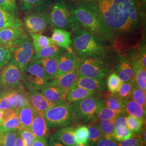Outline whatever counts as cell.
<instances>
[{
  "instance_id": "cell-1",
  "label": "cell",
  "mask_w": 146,
  "mask_h": 146,
  "mask_svg": "<svg viewBox=\"0 0 146 146\" xmlns=\"http://www.w3.org/2000/svg\"><path fill=\"white\" fill-rule=\"evenodd\" d=\"M79 1L94 11L116 37L135 33L143 15L140 0Z\"/></svg>"
},
{
  "instance_id": "cell-2",
  "label": "cell",
  "mask_w": 146,
  "mask_h": 146,
  "mask_svg": "<svg viewBox=\"0 0 146 146\" xmlns=\"http://www.w3.org/2000/svg\"><path fill=\"white\" fill-rule=\"evenodd\" d=\"M73 1L75 2L72 3L73 14L79 26L100 41L108 44H114L116 36L94 11L79 0Z\"/></svg>"
},
{
  "instance_id": "cell-3",
  "label": "cell",
  "mask_w": 146,
  "mask_h": 146,
  "mask_svg": "<svg viewBox=\"0 0 146 146\" xmlns=\"http://www.w3.org/2000/svg\"><path fill=\"white\" fill-rule=\"evenodd\" d=\"M72 48L78 58H100L107 60L110 54L108 44L78 27L73 31Z\"/></svg>"
},
{
  "instance_id": "cell-4",
  "label": "cell",
  "mask_w": 146,
  "mask_h": 146,
  "mask_svg": "<svg viewBox=\"0 0 146 146\" xmlns=\"http://www.w3.org/2000/svg\"><path fill=\"white\" fill-rule=\"evenodd\" d=\"M50 24L54 29L73 31L79 25L74 15L72 3L67 0H55L49 14Z\"/></svg>"
},
{
  "instance_id": "cell-5",
  "label": "cell",
  "mask_w": 146,
  "mask_h": 146,
  "mask_svg": "<svg viewBox=\"0 0 146 146\" xmlns=\"http://www.w3.org/2000/svg\"><path fill=\"white\" fill-rule=\"evenodd\" d=\"M104 106V100L95 96H89L71 104L74 122L88 124L96 121L100 110Z\"/></svg>"
},
{
  "instance_id": "cell-6",
  "label": "cell",
  "mask_w": 146,
  "mask_h": 146,
  "mask_svg": "<svg viewBox=\"0 0 146 146\" xmlns=\"http://www.w3.org/2000/svg\"><path fill=\"white\" fill-rule=\"evenodd\" d=\"M43 116L49 128H61L69 127L74 122L71 104H55L47 110Z\"/></svg>"
},
{
  "instance_id": "cell-7",
  "label": "cell",
  "mask_w": 146,
  "mask_h": 146,
  "mask_svg": "<svg viewBox=\"0 0 146 146\" xmlns=\"http://www.w3.org/2000/svg\"><path fill=\"white\" fill-rule=\"evenodd\" d=\"M3 46L10 51L11 58L22 72L27 64L31 61L35 53L32 40L26 34L15 41Z\"/></svg>"
},
{
  "instance_id": "cell-8",
  "label": "cell",
  "mask_w": 146,
  "mask_h": 146,
  "mask_svg": "<svg viewBox=\"0 0 146 146\" xmlns=\"http://www.w3.org/2000/svg\"><path fill=\"white\" fill-rule=\"evenodd\" d=\"M78 67L80 76L90 78H104L111 71L107 60L100 58H78Z\"/></svg>"
},
{
  "instance_id": "cell-9",
  "label": "cell",
  "mask_w": 146,
  "mask_h": 146,
  "mask_svg": "<svg viewBox=\"0 0 146 146\" xmlns=\"http://www.w3.org/2000/svg\"><path fill=\"white\" fill-rule=\"evenodd\" d=\"M22 74V83L27 90L33 89L40 91L49 81L38 60L28 63Z\"/></svg>"
},
{
  "instance_id": "cell-10",
  "label": "cell",
  "mask_w": 146,
  "mask_h": 146,
  "mask_svg": "<svg viewBox=\"0 0 146 146\" xmlns=\"http://www.w3.org/2000/svg\"><path fill=\"white\" fill-rule=\"evenodd\" d=\"M22 84V71L11 58L0 72V92L16 88Z\"/></svg>"
},
{
  "instance_id": "cell-11",
  "label": "cell",
  "mask_w": 146,
  "mask_h": 146,
  "mask_svg": "<svg viewBox=\"0 0 146 146\" xmlns=\"http://www.w3.org/2000/svg\"><path fill=\"white\" fill-rule=\"evenodd\" d=\"M22 23L29 34H42L50 25L49 14L45 12L28 14L23 18Z\"/></svg>"
},
{
  "instance_id": "cell-12",
  "label": "cell",
  "mask_w": 146,
  "mask_h": 146,
  "mask_svg": "<svg viewBox=\"0 0 146 146\" xmlns=\"http://www.w3.org/2000/svg\"><path fill=\"white\" fill-rule=\"evenodd\" d=\"M126 58L131 64L136 85L146 92V68L142 65L138 48H131L127 52Z\"/></svg>"
},
{
  "instance_id": "cell-13",
  "label": "cell",
  "mask_w": 146,
  "mask_h": 146,
  "mask_svg": "<svg viewBox=\"0 0 146 146\" xmlns=\"http://www.w3.org/2000/svg\"><path fill=\"white\" fill-rule=\"evenodd\" d=\"M114 70L122 83L135 81L134 73L129 60L123 55L116 56L113 64Z\"/></svg>"
},
{
  "instance_id": "cell-14",
  "label": "cell",
  "mask_w": 146,
  "mask_h": 146,
  "mask_svg": "<svg viewBox=\"0 0 146 146\" xmlns=\"http://www.w3.org/2000/svg\"><path fill=\"white\" fill-rule=\"evenodd\" d=\"M40 92L49 101L54 104L68 103L67 100V93L50 81L43 87Z\"/></svg>"
},
{
  "instance_id": "cell-15",
  "label": "cell",
  "mask_w": 146,
  "mask_h": 146,
  "mask_svg": "<svg viewBox=\"0 0 146 146\" xmlns=\"http://www.w3.org/2000/svg\"><path fill=\"white\" fill-rule=\"evenodd\" d=\"M78 58L72 49L63 52L58 58V72L56 78L71 72L76 65Z\"/></svg>"
},
{
  "instance_id": "cell-16",
  "label": "cell",
  "mask_w": 146,
  "mask_h": 146,
  "mask_svg": "<svg viewBox=\"0 0 146 146\" xmlns=\"http://www.w3.org/2000/svg\"><path fill=\"white\" fill-rule=\"evenodd\" d=\"M27 90L29 104L37 113L43 115L47 110L55 105L49 101L40 91L33 89Z\"/></svg>"
},
{
  "instance_id": "cell-17",
  "label": "cell",
  "mask_w": 146,
  "mask_h": 146,
  "mask_svg": "<svg viewBox=\"0 0 146 146\" xmlns=\"http://www.w3.org/2000/svg\"><path fill=\"white\" fill-rule=\"evenodd\" d=\"M20 8L25 14L43 13L52 7L54 0H17Z\"/></svg>"
},
{
  "instance_id": "cell-18",
  "label": "cell",
  "mask_w": 146,
  "mask_h": 146,
  "mask_svg": "<svg viewBox=\"0 0 146 146\" xmlns=\"http://www.w3.org/2000/svg\"><path fill=\"white\" fill-rule=\"evenodd\" d=\"M79 77L77 62L76 66L71 72L66 73L59 78H54L50 81L67 93L69 90L76 86Z\"/></svg>"
},
{
  "instance_id": "cell-19",
  "label": "cell",
  "mask_w": 146,
  "mask_h": 146,
  "mask_svg": "<svg viewBox=\"0 0 146 146\" xmlns=\"http://www.w3.org/2000/svg\"><path fill=\"white\" fill-rule=\"evenodd\" d=\"M30 130L35 137L38 138L42 141H48L49 128L42 114L35 111Z\"/></svg>"
},
{
  "instance_id": "cell-20",
  "label": "cell",
  "mask_w": 146,
  "mask_h": 146,
  "mask_svg": "<svg viewBox=\"0 0 146 146\" xmlns=\"http://www.w3.org/2000/svg\"><path fill=\"white\" fill-rule=\"evenodd\" d=\"M76 86L96 93L104 92L107 88L106 80L104 78H90L80 76L78 80Z\"/></svg>"
},
{
  "instance_id": "cell-21",
  "label": "cell",
  "mask_w": 146,
  "mask_h": 146,
  "mask_svg": "<svg viewBox=\"0 0 146 146\" xmlns=\"http://www.w3.org/2000/svg\"><path fill=\"white\" fill-rule=\"evenodd\" d=\"M25 34L22 27H7L0 30V40L2 46H5L17 40Z\"/></svg>"
},
{
  "instance_id": "cell-22",
  "label": "cell",
  "mask_w": 146,
  "mask_h": 146,
  "mask_svg": "<svg viewBox=\"0 0 146 146\" xmlns=\"http://www.w3.org/2000/svg\"><path fill=\"white\" fill-rule=\"evenodd\" d=\"M51 39L54 43L58 47L66 50L70 49L72 33L70 31L61 29H54Z\"/></svg>"
},
{
  "instance_id": "cell-23",
  "label": "cell",
  "mask_w": 146,
  "mask_h": 146,
  "mask_svg": "<svg viewBox=\"0 0 146 146\" xmlns=\"http://www.w3.org/2000/svg\"><path fill=\"white\" fill-rule=\"evenodd\" d=\"M74 130L75 128L70 126L63 127L56 131L52 136L66 146H74L76 144Z\"/></svg>"
},
{
  "instance_id": "cell-24",
  "label": "cell",
  "mask_w": 146,
  "mask_h": 146,
  "mask_svg": "<svg viewBox=\"0 0 146 146\" xmlns=\"http://www.w3.org/2000/svg\"><path fill=\"white\" fill-rule=\"evenodd\" d=\"M123 107L126 115H131L146 122V108L131 99L123 101Z\"/></svg>"
},
{
  "instance_id": "cell-25",
  "label": "cell",
  "mask_w": 146,
  "mask_h": 146,
  "mask_svg": "<svg viewBox=\"0 0 146 146\" xmlns=\"http://www.w3.org/2000/svg\"><path fill=\"white\" fill-rule=\"evenodd\" d=\"M65 50L55 44L43 48L35 52L31 61L48 58H58Z\"/></svg>"
},
{
  "instance_id": "cell-26",
  "label": "cell",
  "mask_w": 146,
  "mask_h": 146,
  "mask_svg": "<svg viewBox=\"0 0 146 146\" xmlns=\"http://www.w3.org/2000/svg\"><path fill=\"white\" fill-rule=\"evenodd\" d=\"M97 93L94 91L89 90L76 86L68 91L67 94V100L69 104H72L89 96H95Z\"/></svg>"
},
{
  "instance_id": "cell-27",
  "label": "cell",
  "mask_w": 146,
  "mask_h": 146,
  "mask_svg": "<svg viewBox=\"0 0 146 146\" xmlns=\"http://www.w3.org/2000/svg\"><path fill=\"white\" fill-rule=\"evenodd\" d=\"M35 111L30 104L24 106L19 110L18 116L21 128L30 129Z\"/></svg>"
},
{
  "instance_id": "cell-28",
  "label": "cell",
  "mask_w": 146,
  "mask_h": 146,
  "mask_svg": "<svg viewBox=\"0 0 146 146\" xmlns=\"http://www.w3.org/2000/svg\"><path fill=\"white\" fill-rule=\"evenodd\" d=\"M22 27L23 23L18 17L0 8V30L7 27Z\"/></svg>"
},
{
  "instance_id": "cell-29",
  "label": "cell",
  "mask_w": 146,
  "mask_h": 146,
  "mask_svg": "<svg viewBox=\"0 0 146 146\" xmlns=\"http://www.w3.org/2000/svg\"><path fill=\"white\" fill-rule=\"evenodd\" d=\"M37 60L42 65L49 81L56 78L58 72V58H48Z\"/></svg>"
},
{
  "instance_id": "cell-30",
  "label": "cell",
  "mask_w": 146,
  "mask_h": 146,
  "mask_svg": "<svg viewBox=\"0 0 146 146\" xmlns=\"http://www.w3.org/2000/svg\"><path fill=\"white\" fill-rule=\"evenodd\" d=\"M104 106L120 114H125L123 107V100L120 99L115 93H110L106 95L104 100Z\"/></svg>"
},
{
  "instance_id": "cell-31",
  "label": "cell",
  "mask_w": 146,
  "mask_h": 146,
  "mask_svg": "<svg viewBox=\"0 0 146 146\" xmlns=\"http://www.w3.org/2000/svg\"><path fill=\"white\" fill-rule=\"evenodd\" d=\"M15 97L14 89L1 92L0 93V110H14Z\"/></svg>"
},
{
  "instance_id": "cell-32",
  "label": "cell",
  "mask_w": 146,
  "mask_h": 146,
  "mask_svg": "<svg viewBox=\"0 0 146 146\" xmlns=\"http://www.w3.org/2000/svg\"><path fill=\"white\" fill-rule=\"evenodd\" d=\"M35 52L43 48L55 44L51 38L41 34H30Z\"/></svg>"
},
{
  "instance_id": "cell-33",
  "label": "cell",
  "mask_w": 146,
  "mask_h": 146,
  "mask_svg": "<svg viewBox=\"0 0 146 146\" xmlns=\"http://www.w3.org/2000/svg\"><path fill=\"white\" fill-rule=\"evenodd\" d=\"M88 129V140L87 143L89 146H93L102 137V135L100 129L98 122L97 120L94 121L87 124Z\"/></svg>"
},
{
  "instance_id": "cell-34",
  "label": "cell",
  "mask_w": 146,
  "mask_h": 146,
  "mask_svg": "<svg viewBox=\"0 0 146 146\" xmlns=\"http://www.w3.org/2000/svg\"><path fill=\"white\" fill-rule=\"evenodd\" d=\"M114 119L101 121L97 120L102 135V137L113 138V135L115 129L114 125Z\"/></svg>"
},
{
  "instance_id": "cell-35",
  "label": "cell",
  "mask_w": 146,
  "mask_h": 146,
  "mask_svg": "<svg viewBox=\"0 0 146 146\" xmlns=\"http://www.w3.org/2000/svg\"><path fill=\"white\" fill-rule=\"evenodd\" d=\"M145 121L137 119L133 116H127V127L131 130L134 135H139L142 130Z\"/></svg>"
},
{
  "instance_id": "cell-36",
  "label": "cell",
  "mask_w": 146,
  "mask_h": 146,
  "mask_svg": "<svg viewBox=\"0 0 146 146\" xmlns=\"http://www.w3.org/2000/svg\"><path fill=\"white\" fill-rule=\"evenodd\" d=\"M134 84L135 81H129L122 83L118 90L115 94L123 101L130 99Z\"/></svg>"
},
{
  "instance_id": "cell-37",
  "label": "cell",
  "mask_w": 146,
  "mask_h": 146,
  "mask_svg": "<svg viewBox=\"0 0 146 146\" xmlns=\"http://www.w3.org/2000/svg\"><path fill=\"white\" fill-rule=\"evenodd\" d=\"M133 135V133L127 126H119L115 128L113 137L115 141L120 142Z\"/></svg>"
},
{
  "instance_id": "cell-38",
  "label": "cell",
  "mask_w": 146,
  "mask_h": 146,
  "mask_svg": "<svg viewBox=\"0 0 146 146\" xmlns=\"http://www.w3.org/2000/svg\"><path fill=\"white\" fill-rule=\"evenodd\" d=\"M130 99L134 101L136 103L141 105L144 108H146V92L139 88L136 85L135 83L134 85Z\"/></svg>"
},
{
  "instance_id": "cell-39",
  "label": "cell",
  "mask_w": 146,
  "mask_h": 146,
  "mask_svg": "<svg viewBox=\"0 0 146 146\" xmlns=\"http://www.w3.org/2000/svg\"><path fill=\"white\" fill-rule=\"evenodd\" d=\"M106 80L107 88L110 93H115L119 88L122 82L117 75L114 72H110Z\"/></svg>"
},
{
  "instance_id": "cell-40",
  "label": "cell",
  "mask_w": 146,
  "mask_h": 146,
  "mask_svg": "<svg viewBox=\"0 0 146 146\" xmlns=\"http://www.w3.org/2000/svg\"><path fill=\"white\" fill-rule=\"evenodd\" d=\"M76 143H86L88 140L89 132L87 126L81 125L78 126L74 130Z\"/></svg>"
},
{
  "instance_id": "cell-41",
  "label": "cell",
  "mask_w": 146,
  "mask_h": 146,
  "mask_svg": "<svg viewBox=\"0 0 146 146\" xmlns=\"http://www.w3.org/2000/svg\"><path fill=\"white\" fill-rule=\"evenodd\" d=\"M17 130L9 131L0 134V146H15Z\"/></svg>"
},
{
  "instance_id": "cell-42",
  "label": "cell",
  "mask_w": 146,
  "mask_h": 146,
  "mask_svg": "<svg viewBox=\"0 0 146 146\" xmlns=\"http://www.w3.org/2000/svg\"><path fill=\"white\" fill-rule=\"evenodd\" d=\"M0 8L13 15L19 17L17 0H0Z\"/></svg>"
},
{
  "instance_id": "cell-43",
  "label": "cell",
  "mask_w": 146,
  "mask_h": 146,
  "mask_svg": "<svg viewBox=\"0 0 146 146\" xmlns=\"http://www.w3.org/2000/svg\"><path fill=\"white\" fill-rule=\"evenodd\" d=\"M119 115H120V114L117 112L104 106L100 110L96 120L101 121L114 119Z\"/></svg>"
},
{
  "instance_id": "cell-44",
  "label": "cell",
  "mask_w": 146,
  "mask_h": 146,
  "mask_svg": "<svg viewBox=\"0 0 146 146\" xmlns=\"http://www.w3.org/2000/svg\"><path fill=\"white\" fill-rule=\"evenodd\" d=\"M20 133L24 146H32L35 136L33 134L30 129L25 128H20Z\"/></svg>"
},
{
  "instance_id": "cell-45",
  "label": "cell",
  "mask_w": 146,
  "mask_h": 146,
  "mask_svg": "<svg viewBox=\"0 0 146 146\" xmlns=\"http://www.w3.org/2000/svg\"><path fill=\"white\" fill-rule=\"evenodd\" d=\"M11 58L10 51L5 47L0 46V72Z\"/></svg>"
},
{
  "instance_id": "cell-46",
  "label": "cell",
  "mask_w": 146,
  "mask_h": 146,
  "mask_svg": "<svg viewBox=\"0 0 146 146\" xmlns=\"http://www.w3.org/2000/svg\"><path fill=\"white\" fill-rule=\"evenodd\" d=\"M141 145L138 135H134L124 141L117 143V146H141Z\"/></svg>"
},
{
  "instance_id": "cell-47",
  "label": "cell",
  "mask_w": 146,
  "mask_h": 146,
  "mask_svg": "<svg viewBox=\"0 0 146 146\" xmlns=\"http://www.w3.org/2000/svg\"><path fill=\"white\" fill-rule=\"evenodd\" d=\"M93 146H117V142L113 138L102 137Z\"/></svg>"
},
{
  "instance_id": "cell-48",
  "label": "cell",
  "mask_w": 146,
  "mask_h": 146,
  "mask_svg": "<svg viewBox=\"0 0 146 146\" xmlns=\"http://www.w3.org/2000/svg\"><path fill=\"white\" fill-rule=\"evenodd\" d=\"M138 50H139V52L141 58L142 65L145 68H146V48L145 40V41H143L140 44Z\"/></svg>"
},
{
  "instance_id": "cell-49",
  "label": "cell",
  "mask_w": 146,
  "mask_h": 146,
  "mask_svg": "<svg viewBox=\"0 0 146 146\" xmlns=\"http://www.w3.org/2000/svg\"><path fill=\"white\" fill-rule=\"evenodd\" d=\"M114 128H116L119 126H127V116L125 114H122L118 115L114 121Z\"/></svg>"
},
{
  "instance_id": "cell-50",
  "label": "cell",
  "mask_w": 146,
  "mask_h": 146,
  "mask_svg": "<svg viewBox=\"0 0 146 146\" xmlns=\"http://www.w3.org/2000/svg\"><path fill=\"white\" fill-rule=\"evenodd\" d=\"M48 146H67L63 145L60 141H58L55 139L52 136L48 142Z\"/></svg>"
},
{
  "instance_id": "cell-51",
  "label": "cell",
  "mask_w": 146,
  "mask_h": 146,
  "mask_svg": "<svg viewBox=\"0 0 146 146\" xmlns=\"http://www.w3.org/2000/svg\"><path fill=\"white\" fill-rule=\"evenodd\" d=\"M32 146H48V142L42 141V140L35 137Z\"/></svg>"
},
{
  "instance_id": "cell-52",
  "label": "cell",
  "mask_w": 146,
  "mask_h": 146,
  "mask_svg": "<svg viewBox=\"0 0 146 146\" xmlns=\"http://www.w3.org/2000/svg\"><path fill=\"white\" fill-rule=\"evenodd\" d=\"M15 146H24L23 142L20 135L19 129H17V135L16 139L15 145Z\"/></svg>"
},
{
  "instance_id": "cell-53",
  "label": "cell",
  "mask_w": 146,
  "mask_h": 146,
  "mask_svg": "<svg viewBox=\"0 0 146 146\" xmlns=\"http://www.w3.org/2000/svg\"><path fill=\"white\" fill-rule=\"evenodd\" d=\"M3 110H0V125H1L3 122Z\"/></svg>"
},
{
  "instance_id": "cell-54",
  "label": "cell",
  "mask_w": 146,
  "mask_h": 146,
  "mask_svg": "<svg viewBox=\"0 0 146 146\" xmlns=\"http://www.w3.org/2000/svg\"><path fill=\"white\" fill-rule=\"evenodd\" d=\"M74 146H89L88 143H84V144H77L76 143Z\"/></svg>"
},
{
  "instance_id": "cell-55",
  "label": "cell",
  "mask_w": 146,
  "mask_h": 146,
  "mask_svg": "<svg viewBox=\"0 0 146 146\" xmlns=\"http://www.w3.org/2000/svg\"><path fill=\"white\" fill-rule=\"evenodd\" d=\"M143 4H146V0H140Z\"/></svg>"
},
{
  "instance_id": "cell-56",
  "label": "cell",
  "mask_w": 146,
  "mask_h": 146,
  "mask_svg": "<svg viewBox=\"0 0 146 146\" xmlns=\"http://www.w3.org/2000/svg\"><path fill=\"white\" fill-rule=\"evenodd\" d=\"M0 46H2V42L1 41V40H0Z\"/></svg>"
},
{
  "instance_id": "cell-57",
  "label": "cell",
  "mask_w": 146,
  "mask_h": 146,
  "mask_svg": "<svg viewBox=\"0 0 146 146\" xmlns=\"http://www.w3.org/2000/svg\"><path fill=\"white\" fill-rule=\"evenodd\" d=\"M141 146H146V145H142V143H141Z\"/></svg>"
},
{
  "instance_id": "cell-58",
  "label": "cell",
  "mask_w": 146,
  "mask_h": 146,
  "mask_svg": "<svg viewBox=\"0 0 146 146\" xmlns=\"http://www.w3.org/2000/svg\"><path fill=\"white\" fill-rule=\"evenodd\" d=\"M0 93H1V92H0Z\"/></svg>"
}]
</instances>
